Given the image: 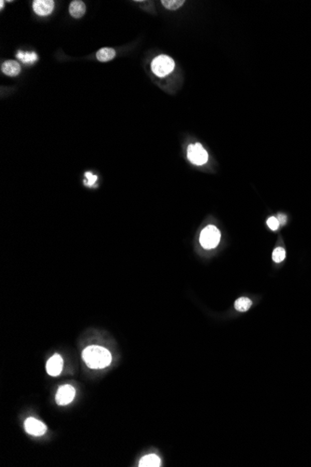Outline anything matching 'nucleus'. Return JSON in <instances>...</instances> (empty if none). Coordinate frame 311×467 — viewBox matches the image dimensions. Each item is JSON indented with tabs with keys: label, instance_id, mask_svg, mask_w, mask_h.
<instances>
[{
	"label": "nucleus",
	"instance_id": "obj_1",
	"mask_svg": "<svg viewBox=\"0 0 311 467\" xmlns=\"http://www.w3.org/2000/svg\"><path fill=\"white\" fill-rule=\"evenodd\" d=\"M82 358L86 365L92 369H102L108 367L112 362V355L104 347L91 345L82 353Z\"/></svg>",
	"mask_w": 311,
	"mask_h": 467
},
{
	"label": "nucleus",
	"instance_id": "obj_2",
	"mask_svg": "<svg viewBox=\"0 0 311 467\" xmlns=\"http://www.w3.org/2000/svg\"><path fill=\"white\" fill-rule=\"evenodd\" d=\"M221 234L216 227L209 225L205 227L199 236V242L205 249H213L219 243Z\"/></svg>",
	"mask_w": 311,
	"mask_h": 467
},
{
	"label": "nucleus",
	"instance_id": "obj_3",
	"mask_svg": "<svg viewBox=\"0 0 311 467\" xmlns=\"http://www.w3.org/2000/svg\"><path fill=\"white\" fill-rule=\"evenodd\" d=\"M174 61L168 55H158L153 60L151 67L157 77H165L172 72L174 68Z\"/></svg>",
	"mask_w": 311,
	"mask_h": 467
},
{
	"label": "nucleus",
	"instance_id": "obj_4",
	"mask_svg": "<svg viewBox=\"0 0 311 467\" xmlns=\"http://www.w3.org/2000/svg\"><path fill=\"white\" fill-rule=\"evenodd\" d=\"M187 158L195 165H203L208 162L209 155L201 144L189 145L187 149Z\"/></svg>",
	"mask_w": 311,
	"mask_h": 467
},
{
	"label": "nucleus",
	"instance_id": "obj_5",
	"mask_svg": "<svg viewBox=\"0 0 311 467\" xmlns=\"http://www.w3.org/2000/svg\"><path fill=\"white\" fill-rule=\"evenodd\" d=\"M75 395H76V390L72 385H69V384L62 385L57 391L56 397H55L56 403L60 406L68 405L74 400Z\"/></svg>",
	"mask_w": 311,
	"mask_h": 467
},
{
	"label": "nucleus",
	"instance_id": "obj_6",
	"mask_svg": "<svg viewBox=\"0 0 311 467\" xmlns=\"http://www.w3.org/2000/svg\"><path fill=\"white\" fill-rule=\"evenodd\" d=\"M24 428L29 435L35 437L43 436L47 431V426L35 418H28L24 423Z\"/></svg>",
	"mask_w": 311,
	"mask_h": 467
},
{
	"label": "nucleus",
	"instance_id": "obj_7",
	"mask_svg": "<svg viewBox=\"0 0 311 467\" xmlns=\"http://www.w3.org/2000/svg\"><path fill=\"white\" fill-rule=\"evenodd\" d=\"M63 366H64L63 358L59 354H54L47 362L46 369L49 375L56 377V376L60 375V373L62 372Z\"/></svg>",
	"mask_w": 311,
	"mask_h": 467
},
{
	"label": "nucleus",
	"instance_id": "obj_8",
	"mask_svg": "<svg viewBox=\"0 0 311 467\" xmlns=\"http://www.w3.org/2000/svg\"><path fill=\"white\" fill-rule=\"evenodd\" d=\"M33 8L36 14L47 16L52 12L54 2L52 0H35L33 2Z\"/></svg>",
	"mask_w": 311,
	"mask_h": 467
},
{
	"label": "nucleus",
	"instance_id": "obj_9",
	"mask_svg": "<svg viewBox=\"0 0 311 467\" xmlns=\"http://www.w3.org/2000/svg\"><path fill=\"white\" fill-rule=\"evenodd\" d=\"M1 70L7 76L15 77V76L20 74L21 65L19 63H17L16 61L9 60V61H6L4 64H2Z\"/></svg>",
	"mask_w": 311,
	"mask_h": 467
},
{
	"label": "nucleus",
	"instance_id": "obj_10",
	"mask_svg": "<svg viewBox=\"0 0 311 467\" xmlns=\"http://www.w3.org/2000/svg\"><path fill=\"white\" fill-rule=\"evenodd\" d=\"M69 12L73 18H76V19L81 18L86 12V6L84 2L80 0L72 1L69 6Z\"/></svg>",
	"mask_w": 311,
	"mask_h": 467
},
{
	"label": "nucleus",
	"instance_id": "obj_11",
	"mask_svg": "<svg viewBox=\"0 0 311 467\" xmlns=\"http://www.w3.org/2000/svg\"><path fill=\"white\" fill-rule=\"evenodd\" d=\"M161 465V461L156 454H149L142 458L139 462L140 467H158Z\"/></svg>",
	"mask_w": 311,
	"mask_h": 467
},
{
	"label": "nucleus",
	"instance_id": "obj_12",
	"mask_svg": "<svg viewBox=\"0 0 311 467\" xmlns=\"http://www.w3.org/2000/svg\"><path fill=\"white\" fill-rule=\"evenodd\" d=\"M115 55H116V51L112 48H102L96 53L97 59L100 62H103V63L112 60Z\"/></svg>",
	"mask_w": 311,
	"mask_h": 467
},
{
	"label": "nucleus",
	"instance_id": "obj_13",
	"mask_svg": "<svg viewBox=\"0 0 311 467\" xmlns=\"http://www.w3.org/2000/svg\"><path fill=\"white\" fill-rule=\"evenodd\" d=\"M16 57L21 60L22 63L24 64H32L35 63L37 60V55L34 51H22L19 50L16 54Z\"/></svg>",
	"mask_w": 311,
	"mask_h": 467
},
{
	"label": "nucleus",
	"instance_id": "obj_14",
	"mask_svg": "<svg viewBox=\"0 0 311 467\" xmlns=\"http://www.w3.org/2000/svg\"><path fill=\"white\" fill-rule=\"evenodd\" d=\"M252 304H253L252 300L249 299L248 297H240L235 301V309L237 311L243 312V311H248L251 308Z\"/></svg>",
	"mask_w": 311,
	"mask_h": 467
},
{
	"label": "nucleus",
	"instance_id": "obj_15",
	"mask_svg": "<svg viewBox=\"0 0 311 467\" xmlns=\"http://www.w3.org/2000/svg\"><path fill=\"white\" fill-rule=\"evenodd\" d=\"M163 6L170 10H176L179 7L184 5V0H163L161 1Z\"/></svg>",
	"mask_w": 311,
	"mask_h": 467
},
{
	"label": "nucleus",
	"instance_id": "obj_16",
	"mask_svg": "<svg viewBox=\"0 0 311 467\" xmlns=\"http://www.w3.org/2000/svg\"><path fill=\"white\" fill-rule=\"evenodd\" d=\"M285 255H286V252H285L284 248L277 247L276 249L273 251L272 258H273V260L276 262V263H281V262L284 260Z\"/></svg>",
	"mask_w": 311,
	"mask_h": 467
},
{
	"label": "nucleus",
	"instance_id": "obj_17",
	"mask_svg": "<svg viewBox=\"0 0 311 467\" xmlns=\"http://www.w3.org/2000/svg\"><path fill=\"white\" fill-rule=\"evenodd\" d=\"M268 226L269 227L270 230L277 231L279 229V227H280V222H279L278 219L272 217V218H269V220H268Z\"/></svg>",
	"mask_w": 311,
	"mask_h": 467
},
{
	"label": "nucleus",
	"instance_id": "obj_18",
	"mask_svg": "<svg viewBox=\"0 0 311 467\" xmlns=\"http://www.w3.org/2000/svg\"><path fill=\"white\" fill-rule=\"evenodd\" d=\"M86 177L90 178L88 185L93 184V183L96 181V179H97V177H95V176H92V174H90V173H89V174H86Z\"/></svg>",
	"mask_w": 311,
	"mask_h": 467
},
{
	"label": "nucleus",
	"instance_id": "obj_19",
	"mask_svg": "<svg viewBox=\"0 0 311 467\" xmlns=\"http://www.w3.org/2000/svg\"><path fill=\"white\" fill-rule=\"evenodd\" d=\"M278 220H279L280 224L283 225V224H285V222H286V217H285V216H283V215H279V217H278Z\"/></svg>",
	"mask_w": 311,
	"mask_h": 467
},
{
	"label": "nucleus",
	"instance_id": "obj_20",
	"mask_svg": "<svg viewBox=\"0 0 311 467\" xmlns=\"http://www.w3.org/2000/svg\"><path fill=\"white\" fill-rule=\"evenodd\" d=\"M0 3H1V8H2V7H3V5H4V2H3V1H1Z\"/></svg>",
	"mask_w": 311,
	"mask_h": 467
}]
</instances>
